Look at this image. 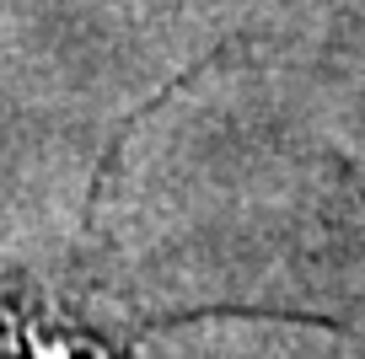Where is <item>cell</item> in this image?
Masks as SVG:
<instances>
[{"mask_svg": "<svg viewBox=\"0 0 365 359\" xmlns=\"http://www.w3.org/2000/svg\"><path fill=\"white\" fill-rule=\"evenodd\" d=\"M129 129L135 124H124V135L108 145L103 167H97L86 236L33 252V258L0 263V359H135L140 343L161 327L215 316L205 306H194V311L135 306L129 284L113 269V247L97 231V214H103L108 172H113Z\"/></svg>", "mask_w": 365, "mask_h": 359, "instance_id": "6da1fadb", "label": "cell"}]
</instances>
